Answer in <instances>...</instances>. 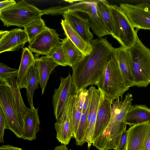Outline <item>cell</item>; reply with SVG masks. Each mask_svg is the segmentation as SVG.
Returning a JSON list of instances; mask_svg holds the SVG:
<instances>
[{
	"label": "cell",
	"mask_w": 150,
	"mask_h": 150,
	"mask_svg": "<svg viewBox=\"0 0 150 150\" xmlns=\"http://www.w3.org/2000/svg\"><path fill=\"white\" fill-rule=\"evenodd\" d=\"M61 40V45L67 55L69 66L71 67L85 55L67 37Z\"/></svg>",
	"instance_id": "23"
},
{
	"label": "cell",
	"mask_w": 150,
	"mask_h": 150,
	"mask_svg": "<svg viewBox=\"0 0 150 150\" xmlns=\"http://www.w3.org/2000/svg\"><path fill=\"white\" fill-rule=\"evenodd\" d=\"M60 79L59 86L54 89L52 98L54 113L56 120L61 114L70 99L76 95L77 91L70 74L66 78L62 77Z\"/></svg>",
	"instance_id": "8"
},
{
	"label": "cell",
	"mask_w": 150,
	"mask_h": 150,
	"mask_svg": "<svg viewBox=\"0 0 150 150\" xmlns=\"http://www.w3.org/2000/svg\"><path fill=\"white\" fill-rule=\"evenodd\" d=\"M35 61V58L30 49L26 47L23 48L17 79L20 89L26 88L28 73Z\"/></svg>",
	"instance_id": "19"
},
{
	"label": "cell",
	"mask_w": 150,
	"mask_h": 150,
	"mask_svg": "<svg viewBox=\"0 0 150 150\" xmlns=\"http://www.w3.org/2000/svg\"><path fill=\"white\" fill-rule=\"evenodd\" d=\"M92 50L73 66L72 77L77 91L96 85L109 62L115 56L116 48L105 38L93 40Z\"/></svg>",
	"instance_id": "1"
},
{
	"label": "cell",
	"mask_w": 150,
	"mask_h": 150,
	"mask_svg": "<svg viewBox=\"0 0 150 150\" xmlns=\"http://www.w3.org/2000/svg\"><path fill=\"white\" fill-rule=\"evenodd\" d=\"M75 95L70 99L54 123L56 138L61 144L65 145L69 143L73 138L71 115Z\"/></svg>",
	"instance_id": "10"
},
{
	"label": "cell",
	"mask_w": 150,
	"mask_h": 150,
	"mask_svg": "<svg viewBox=\"0 0 150 150\" xmlns=\"http://www.w3.org/2000/svg\"><path fill=\"white\" fill-rule=\"evenodd\" d=\"M82 114L81 110L75 104L74 99L71 115L73 138H74L75 137Z\"/></svg>",
	"instance_id": "29"
},
{
	"label": "cell",
	"mask_w": 150,
	"mask_h": 150,
	"mask_svg": "<svg viewBox=\"0 0 150 150\" xmlns=\"http://www.w3.org/2000/svg\"><path fill=\"white\" fill-rule=\"evenodd\" d=\"M143 150H150V123L146 135Z\"/></svg>",
	"instance_id": "32"
},
{
	"label": "cell",
	"mask_w": 150,
	"mask_h": 150,
	"mask_svg": "<svg viewBox=\"0 0 150 150\" xmlns=\"http://www.w3.org/2000/svg\"><path fill=\"white\" fill-rule=\"evenodd\" d=\"M8 31L1 30L0 32V40L4 38L7 34Z\"/></svg>",
	"instance_id": "36"
},
{
	"label": "cell",
	"mask_w": 150,
	"mask_h": 150,
	"mask_svg": "<svg viewBox=\"0 0 150 150\" xmlns=\"http://www.w3.org/2000/svg\"><path fill=\"white\" fill-rule=\"evenodd\" d=\"M39 81L35 62L31 67L27 78L26 96L30 108L34 107L33 104V96L35 90L39 87Z\"/></svg>",
	"instance_id": "24"
},
{
	"label": "cell",
	"mask_w": 150,
	"mask_h": 150,
	"mask_svg": "<svg viewBox=\"0 0 150 150\" xmlns=\"http://www.w3.org/2000/svg\"><path fill=\"white\" fill-rule=\"evenodd\" d=\"M100 91L92 143L103 134L109 122L111 117L112 101L108 98L101 90Z\"/></svg>",
	"instance_id": "11"
},
{
	"label": "cell",
	"mask_w": 150,
	"mask_h": 150,
	"mask_svg": "<svg viewBox=\"0 0 150 150\" xmlns=\"http://www.w3.org/2000/svg\"><path fill=\"white\" fill-rule=\"evenodd\" d=\"M101 91L98 88L93 86L91 100L88 115V124L86 136V142L87 143L88 148L89 149L92 144L95 126L96 123L97 112L98 105Z\"/></svg>",
	"instance_id": "16"
},
{
	"label": "cell",
	"mask_w": 150,
	"mask_h": 150,
	"mask_svg": "<svg viewBox=\"0 0 150 150\" xmlns=\"http://www.w3.org/2000/svg\"><path fill=\"white\" fill-rule=\"evenodd\" d=\"M0 108L5 117L6 129L11 130L18 138H22L23 120L18 110L10 85L7 81L0 82Z\"/></svg>",
	"instance_id": "3"
},
{
	"label": "cell",
	"mask_w": 150,
	"mask_h": 150,
	"mask_svg": "<svg viewBox=\"0 0 150 150\" xmlns=\"http://www.w3.org/2000/svg\"><path fill=\"white\" fill-rule=\"evenodd\" d=\"M115 57L127 85L129 88L135 86L132 63L128 50L121 46L116 48Z\"/></svg>",
	"instance_id": "14"
},
{
	"label": "cell",
	"mask_w": 150,
	"mask_h": 150,
	"mask_svg": "<svg viewBox=\"0 0 150 150\" xmlns=\"http://www.w3.org/2000/svg\"><path fill=\"white\" fill-rule=\"evenodd\" d=\"M35 60L39 84L43 94L51 73L59 65L49 56L37 57L35 58Z\"/></svg>",
	"instance_id": "17"
},
{
	"label": "cell",
	"mask_w": 150,
	"mask_h": 150,
	"mask_svg": "<svg viewBox=\"0 0 150 150\" xmlns=\"http://www.w3.org/2000/svg\"><path fill=\"white\" fill-rule=\"evenodd\" d=\"M0 150H23L21 148L9 144L2 145L0 146Z\"/></svg>",
	"instance_id": "34"
},
{
	"label": "cell",
	"mask_w": 150,
	"mask_h": 150,
	"mask_svg": "<svg viewBox=\"0 0 150 150\" xmlns=\"http://www.w3.org/2000/svg\"><path fill=\"white\" fill-rule=\"evenodd\" d=\"M42 15L41 10L24 0L0 10V20L7 27H24Z\"/></svg>",
	"instance_id": "4"
},
{
	"label": "cell",
	"mask_w": 150,
	"mask_h": 150,
	"mask_svg": "<svg viewBox=\"0 0 150 150\" xmlns=\"http://www.w3.org/2000/svg\"><path fill=\"white\" fill-rule=\"evenodd\" d=\"M119 7L134 28H136L137 31L140 29L150 30V4L122 3Z\"/></svg>",
	"instance_id": "7"
},
{
	"label": "cell",
	"mask_w": 150,
	"mask_h": 150,
	"mask_svg": "<svg viewBox=\"0 0 150 150\" xmlns=\"http://www.w3.org/2000/svg\"><path fill=\"white\" fill-rule=\"evenodd\" d=\"M110 8L114 26V33L112 36L121 46L128 50L136 41L138 37L137 31L135 30L119 6L110 5Z\"/></svg>",
	"instance_id": "6"
},
{
	"label": "cell",
	"mask_w": 150,
	"mask_h": 150,
	"mask_svg": "<svg viewBox=\"0 0 150 150\" xmlns=\"http://www.w3.org/2000/svg\"><path fill=\"white\" fill-rule=\"evenodd\" d=\"M96 85L112 101L122 98L130 88L125 82L115 56L106 65Z\"/></svg>",
	"instance_id": "2"
},
{
	"label": "cell",
	"mask_w": 150,
	"mask_h": 150,
	"mask_svg": "<svg viewBox=\"0 0 150 150\" xmlns=\"http://www.w3.org/2000/svg\"><path fill=\"white\" fill-rule=\"evenodd\" d=\"M28 41L24 29L15 28L8 31L6 35L0 40V53L13 51L23 48Z\"/></svg>",
	"instance_id": "12"
},
{
	"label": "cell",
	"mask_w": 150,
	"mask_h": 150,
	"mask_svg": "<svg viewBox=\"0 0 150 150\" xmlns=\"http://www.w3.org/2000/svg\"><path fill=\"white\" fill-rule=\"evenodd\" d=\"M10 85L13 98L18 112L22 119L30 111V108L27 107L23 101L17 79L11 78L7 81Z\"/></svg>",
	"instance_id": "25"
},
{
	"label": "cell",
	"mask_w": 150,
	"mask_h": 150,
	"mask_svg": "<svg viewBox=\"0 0 150 150\" xmlns=\"http://www.w3.org/2000/svg\"><path fill=\"white\" fill-rule=\"evenodd\" d=\"M128 132V130H126L122 132L118 145L115 150H126Z\"/></svg>",
	"instance_id": "31"
},
{
	"label": "cell",
	"mask_w": 150,
	"mask_h": 150,
	"mask_svg": "<svg viewBox=\"0 0 150 150\" xmlns=\"http://www.w3.org/2000/svg\"><path fill=\"white\" fill-rule=\"evenodd\" d=\"M55 30L47 27L29 44L28 48L37 56H49L52 50L61 44Z\"/></svg>",
	"instance_id": "9"
},
{
	"label": "cell",
	"mask_w": 150,
	"mask_h": 150,
	"mask_svg": "<svg viewBox=\"0 0 150 150\" xmlns=\"http://www.w3.org/2000/svg\"><path fill=\"white\" fill-rule=\"evenodd\" d=\"M128 50L132 63L135 86L146 87L150 83V49L137 37L135 43Z\"/></svg>",
	"instance_id": "5"
},
{
	"label": "cell",
	"mask_w": 150,
	"mask_h": 150,
	"mask_svg": "<svg viewBox=\"0 0 150 150\" xmlns=\"http://www.w3.org/2000/svg\"><path fill=\"white\" fill-rule=\"evenodd\" d=\"M64 20L67 22L86 42L91 44L93 40V34L90 30L88 18L80 16L76 12L68 11L63 14Z\"/></svg>",
	"instance_id": "13"
},
{
	"label": "cell",
	"mask_w": 150,
	"mask_h": 150,
	"mask_svg": "<svg viewBox=\"0 0 150 150\" xmlns=\"http://www.w3.org/2000/svg\"><path fill=\"white\" fill-rule=\"evenodd\" d=\"M6 126L5 117L2 109L0 108V142L1 143L4 142V137Z\"/></svg>",
	"instance_id": "30"
},
{
	"label": "cell",
	"mask_w": 150,
	"mask_h": 150,
	"mask_svg": "<svg viewBox=\"0 0 150 150\" xmlns=\"http://www.w3.org/2000/svg\"><path fill=\"white\" fill-rule=\"evenodd\" d=\"M61 24L64 34L79 49L85 56L90 54L92 50L91 44L85 40L71 25L64 20H62Z\"/></svg>",
	"instance_id": "21"
},
{
	"label": "cell",
	"mask_w": 150,
	"mask_h": 150,
	"mask_svg": "<svg viewBox=\"0 0 150 150\" xmlns=\"http://www.w3.org/2000/svg\"><path fill=\"white\" fill-rule=\"evenodd\" d=\"M38 108H30V111L23 118L24 132L22 139L32 141L36 138V134L40 130V121Z\"/></svg>",
	"instance_id": "18"
},
{
	"label": "cell",
	"mask_w": 150,
	"mask_h": 150,
	"mask_svg": "<svg viewBox=\"0 0 150 150\" xmlns=\"http://www.w3.org/2000/svg\"><path fill=\"white\" fill-rule=\"evenodd\" d=\"M150 122L132 126L128 129L126 150H143Z\"/></svg>",
	"instance_id": "15"
},
{
	"label": "cell",
	"mask_w": 150,
	"mask_h": 150,
	"mask_svg": "<svg viewBox=\"0 0 150 150\" xmlns=\"http://www.w3.org/2000/svg\"><path fill=\"white\" fill-rule=\"evenodd\" d=\"M54 150H68L66 145L62 144L56 146Z\"/></svg>",
	"instance_id": "35"
},
{
	"label": "cell",
	"mask_w": 150,
	"mask_h": 150,
	"mask_svg": "<svg viewBox=\"0 0 150 150\" xmlns=\"http://www.w3.org/2000/svg\"><path fill=\"white\" fill-rule=\"evenodd\" d=\"M150 122V108L145 105H132L126 116L125 123L130 126Z\"/></svg>",
	"instance_id": "20"
},
{
	"label": "cell",
	"mask_w": 150,
	"mask_h": 150,
	"mask_svg": "<svg viewBox=\"0 0 150 150\" xmlns=\"http://www.w3.org/2000/svg\"><path fill=\"white\" fill-rule=\"evenodd\" d=\"M18 74V69L0 63V82L7 81L11 78L17 77Z\"/></svg>",
	"instance_id": "28"
},
{
	"label": "cell",
	"mask_w": 150,
	"mask_h": 150,
	"mask_svg": "<svg viewBox=\"0 0 150 150\" xmlns=\"http://www.w3.org/2000/svg\"><path fill=\"white\" fill-rule=\"evenodd\" d=\"M47 27L44 21L40 18L35 19L24 27L28 36L29 44Z\"/></svg>",
	"instance_id": "26"
},
{
	"label": "cell",
	"mask_w": 150,
	"mask_h": 150,
	"mask_svg": "<svg viewBox=\"0 0 150 150\" xmlns=\"http://www.w3.org/2000/svg\"><path fill=\"white\" fill-rule=\"evenodd\" d=\"M49 56L59 65L64 67L69 66L67 55L61 44L53 49Z\"/></svg>",
	"instance_id": "27"
},
{
	"label": "cell",
	"mask_w": 150,
	"mask_h": 150,
	"mask_svg": "<svg viewBox=\"0 0 150 150\" xmlns=\"http://www.w3.org/2000/svg\"><path fill=\"white\" fill-rule=\"evenodd\" d=\"M96 8L98 14L109 35L112 36L114 26L110 4L107 1L97 0Z\"/></svg>",
	"instance_id": "22"
},
{
	"label": "cell",
	"mask_w": 150,
	"mask_h": 150,
	"mask_svg": "<svg viewBox=\"0 0 150 150\" xmlns=\"http://www.w3.org/2000/svg\"><path fill=\"white\" fill-rule=\"evenodd\" d=\"M16 3L14 0H5L0 2V10L6 8Z\"/></svg>",
	"instance_id": "33"
}]
</instances>
